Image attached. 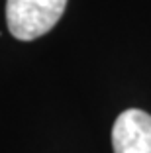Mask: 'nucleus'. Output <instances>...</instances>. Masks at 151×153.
Segmentation results:
<instances>
[{"instance_id":"obj_2","label":"nucleus","mask_w":151,"mask_h":153,"mask_svg":"<svg viewBox=\"0 0 151 153\" xmlns=\"http://www.w3.org/2000/svg\"><path fill=\"white\" fill-rule=\"evenodd\" d=\"M112 147L114 153H151V114L124 110L112 128Z\"/></svg>"},{"instance_id":"obj_1","label":"nucleus","mask_w":151,"mask_h":153,"mask_svg":"<svg viewBox=\"0 0 151 153\" xmlns=\"http://www.w3.org/2000/svg\"><path fill=\"white\" fill-rule=\"evenodd\" d=\"M67 0H6V24L16 39L31 41L55 27Z\"/></svg>"}]
</instances>
